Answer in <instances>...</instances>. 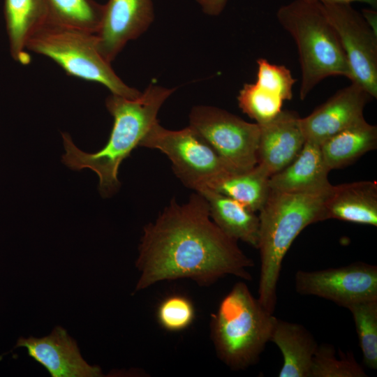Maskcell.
<instances>
[{"instance_id": "cell-30", "label": "cell", "mask_w": 377, "mask_h": 377, "mask_svg": "<svg viewBox=\"0 0 377 377\" xmlns=\"http://www.w3.org/2000/svg\"><path fill=\"white\" fill-rule=\"evenodd\" d=\"M319 2H332L338 3H346L351 4L354 2H359L366 3L369 6L370 8L377 9V0H314Z\"/></svg>"}, {"instance_id": "cell-6", "label": "cell", "mask_w": 377, "mask_h": 377, "mask_svg": "<svg viewBox=\"0 0 377 377\" xmlns=\"http://www.w3.org/2000/svg\"><path fill=\"white\" fill-rule=\"evenodd\" d=\"M27 50L51 59L69 75L104 85L111 94L135 98L142 93L116 74L99 52L94 34L49 21L30 37Z\"/></svg>"}, {"instance_id": "cell-17", "label": "cell", "mask_w": 377, "mask_h": 377, "mask_svg": "<svg viewBox=\"0 0 377 377\" xmlns=\"http://www.w3.org/2000/svg\"><path fill=\"white\" fill-rule=\"evenodd\" d=\"M4 17L13 59L28 64L31 57L27 50V42L50 21L46 0H4Z\"/></svg>"}, {"instance_id": "cell-25", "label": "cell", "mask_w": 377, "mask_h": 377, "mask_svg": "<svg viewBox=\"0 0 377 377\" xmlns=\"http://www.w3.org/2000/svg\"><path fill=\"white\" fill-rule=\"evenodd\" d=\"M242 111L258 124L274 119L281 111V98L255 83L244 84L237 96Z\"/></svg>"}, {"instance_id": "cell-16", "label": "cell", "mask_w": 377, "mask_h": 377, "mask_svg": "<svg viewBox=\"0 0 377 377\" xmlns=\"http://www.w3.org/2000/svg\"><path fill=\"white\" fill-rule=\"evenodd\" d=\"M325 219L377 226V184L360 181L332 186L324 203Z\"/></svg>"}, {"instance_id": "cell-11", "label": "cell", "mask_w": 377, "mask_h": 377, "mask_svg": "<svg viewBox=\"0 0 377 377\" xmlns=\"http://www.w3.org/2000/svg\"><path fill=\"white\" fill-rule=\"evenodd\" d=\"M372 96L360 84L350 82L308 116L300 119L306 141L320 145L325 141L364 119V110Z\"/></svg>"}, {"instance_id": "cell-4", "label": "cell", "mask_w": 377, "mask_h": 377, "mask_svg": "<svg viewBox=\"0 0 377 377\" xmlns=\"http://www.w3.org/2000/svg\"><path fill=\"white\" fill-rule=\"evenodd\" d=\"M276 19L297 46L301 100L329 77L342 76L350 80L345 53L320 2L294 0L277 10Z\"/></svg>"}, {"instance_id": "cell-24", "label": "cell", "mask_w": 377, "mask_h": 377, "mask_svg": "<svg viewBox=\"0 0 377 377\" xmlns=\"http://www.w3.org/2000/svg\"><path fill=\"white\" fill-rule=\"evenodd\" d=\"M335 353L331 344L318 345L313 357L310 377L367 376L353 353H344L339 350V358L336 357Z\"/></svg>"}, {"instance_id": "cell-2", "label": "cell", "mask_w": 377, "mask_h": 377, "mask_svg": "<svg viewBox=\"0 0 377 377\" xmlns=\"http://www.w3.org/2000/svg\"><path fill=\"white\" fill-rule=\"evenodd\" d=\"M175 90L151 84L135 98L111 94L105 105L114 123L105 147L96 153H86L74 145L68 133H62L66 150L64 163L72 170H92L99 177L101 195L107 198L114 194L120 187L117 177L120 164L157 121L159 110Z\"/></svg>"}, {"instance_id": "cell-28", "label": "cell", "mask_w": 377, "mask_h": 377, "mask_svg": "<svg viewBox=\"0 0 377 377\" xmlns=\"http://www.w3.org/2000/svg\"><path fill=\"white\" fill-rule=\"evenodd\" d=\"M203 12L209 15H218L224 9L228 0H197Z\"/></svg>"}, {"instance_id": "cell-9", "label": "cell", "mask_w": 377, "mask_h": 377, "mask_svg": "<svg viewBox=\"0 0 377 377\" xmlns=\"http://www.w3.org/2000/svg\"><path fill=\"white\" fill-rule=\"evenodd\" d=\"M334 27L350 71V82L377 98V33L351 4L320 2Z\"/></svg>"}, {"instance_id": "cell-8", "label": "cell", "mask_w": 377, "mask_h": 377, "mask_svg": "<svg viewBox=\"0 0 377 377\" xmlns=\"http://www.w3.org/2000/svg\"><path fill=\"white\" fill-rule=\"evenodd\" d=\"M189 126L216 152L232 172H243L257 165L260 126L225 110L195 106Z\"/></svg>"}, {"instance_id": "cell-19", "label": "cell", "mask_w": 377, "mask_h": 377, "mask_svg": "<svg viewBox=\"0 0 377 377\" xmlns=\"http://www.w3.org/2000/svg\"><path fill=\"white\" fill-rule=\"evenodd\" d=\"M195 192L206 199L212 220L226 235L257 248L259 217L256 212L211 188L203 187Z\"/></svg>"}, {"instance_id": "cell-15", "label": "cell", "mask_w": 377, "mask_h": 377, "mask_svg": "<svg viewBox=\"0 0 377 377\" xmlns=\"http://www.w3.org/2000/svg\"><path fill=\"white\" fill-rule=\"evenodd\" d=\"M320 145L306 141L297 157L269 179L270 191L281 192H320L332 185Z\"/></svg>"}, {"instance_id": "cell-10", "label": "cell", "mask_w": 377, "mask_h": 377, "mask_svg": "<svg viewBox=\"0 0 377 377\" xmlns=\"http://www.w3.org/2000/svg\"><path fill=\"white\" fill-rule=\"evenodd\" d=\"M295 287L302 295H313L348 308L377 299V267L364 262L316 271L298 270Z\"/></svg>"}, {"instance_id": "cell-22", "label": "cell", "mask_w": 377, "mask_h": 377, "mask_svg": "<svg viewBox=\"0 0 377 377\" xmlns=\"http://www.w3.org/2000/svg\"><path fill=\"white\" fill-rule=\"evenodd\" d=\"M50 21L92 34L98 31L103 5L94 0H46Z\"/></svg>"}, {"instance_id": "cell-12", "label": "cell", "mask_w": 377, "mask_h": 377, "mask_svg": "<svg viewBox=\"0 0 377 377\" xmlns=\"http://www.w3.org/2000/svg\"><path fill=\"white\" fill-rule=\"evenodd\" d=\"M154 18L151 0H108L95 34L99 52L111 63L128 41L148 29Z\"/></svg>"}, {"instance_id": "cell-29", "label": "cell", "mask_w": 377, "mask_h": 377, "mask_svg": "<svg viewBox=\"0 0 377 377\" xmlns=\"http://www.w3.org/2000/svg\"><path fill=\"white\" fill-rule=\"evenodd\" d=\"M362 15L370 27L376 32L377 12L376 9L367 8L362 10ZM377 33V32H376Z\"/></svg>"}, {"instance_id": "cell-20", "label": "cell", "mask_w": 377, "mask_h": 377, "mask_svg": "<svg viewBox=\"0 0 377 377\" xmlns=\"http://www.w3.org/2000/svg\"><path fill=\"white\" fill-rule=\"evenodd\" d=\"M320 147L330 171L343 168L376 149L377 127L364 119L333 135Z\"/></svg>"}, {"instance_id": "cell-26", "label": "cell", "mask_w": 377, "mask_h": 377, "mask_svg": "<svg viewBox=\"0 0 377 377\" xmlns=\"http://www.w3.org/2000/svg\"><path fill=\"white\" fill-rule=\"evenodd\" d=\"M257 65L256 83L283 101L291 100L295 79L290 71L283 65L271 64L264 58L258 59Z\"/></svg>"}, {"instance_id": "cell-21", "label": "cell", "mask_w": 377, "mask_h": 377, "mask_svg": "<svg viewBox=\"0 0 377 377\" xmlns=\"http://www.w3.org/2000/svg\"><path fill=\"white\" fill-rule=\"evenodd\" d=\"M269 177L257 165L243 172H228L205 186L259 212L270 192ZM203 188V187H202Z\"/></svg>"}, {"instance_id": "cell-18", "label": "cell", "mask_w": 377, "mask_h": 377, "mask_svg": "<svg viewBox=\"0 0 377 377\" xmlns=\"http://www.w3.org/2000/svg\"><path fill=\"white\" fill-rule=\"evenodd\" d=\"M270 341L283 355L279 377H310L313 357L318 344L304 326L276 318Z\"/></svg>"}, {"instance_id": "cell-1", "label": "cell", "mask_w": 377, "mask_h": 377, "mask_svg": "<svg viewBox=\"0 0 377 377\" xmlns=\"http://www.w3.org/2000/svg\"><path fill=\"white\" fill-rule=\"evenodd\" d=\"M138 250L136 292L165 280L190 279L209 286L228 274L252 279L248 269L253 261L211 219L208 203L198 192L184 204L172 199L144 228Z\"/></svg>"}, {"instance_id": "cell-3", "label": "cell", "mask_w": 377, "mask_h": 377, "mask_svg": "<svg viewBox=\"0 0 377 377\" xmlns=\"http://www.w3.org/2000/svg\"><path fill=\"white\" fill-rule=\"evenodd\" d=\"M331 188L320 192L270 191L259 211L258 299L271 313H274L276 304V286L283 260L295 239L306 226L325 220L324 203Z\"/></svg>"}, {"instance_id": "cell-7", "label": "cell", "mask_w": 377, "mask_h": 377, "mask_svg": "<svg viewBox=\"0 0 377 377\" xmlns=\"http://www.w3.org/2000/svg\"><path fill=\"white\" fill-rule=\"evenodd\" d=\"M139 147L158 149L169 158L176 176L195 191L230 171L213 148L190 126L169 130L154 123Z\"/></svg>"}, {"instance_id": "cell-13", "label": "cell", "mask_w": 377, "mask_h": 377, "mask_svg": "<svg viewBox=\"0 0 377 377\" xmlns=\"http://www.w3.org/2000/svg\"><path fill=\"white\" fill-rule=\"evenodd\" d=\"M23 347L28 355L46 369L52 377H99L101 369L82 357L76 341L64 328L57 326L45 337H20L15 348Z\"/></svg>"}, {"instance_id": "cell-5", "label": "cell", "mask_w": 377, "mask_h": 377, "mask_svg": "<svg viewBox=\"0 0 377 377\" xmlns=\"http://www.w3.org/2000/svg\"><path fill=\"white\" fill-rule=\"evenodd\" d=\"M276 320L245 283H235L212 316L211 337L219 358L232 370L256 364Z\"/></svg>"}, {"instance_id": "cell-14", "label": "cell", "mask_w": 377, "mask_h": 377, "mask_svg": "<svg viewBox=\"0 0 377 377\" xmlns=\"http://www.w3.org/2000/svg\"><path fill=\"white\" fill-rule=\"evenodd\" d=\"M300 117L291 110H283L272 120L259 125L257 165L269 177L288 165L300 154L305 138Z\"/></svg>"}, {"instance_id": "cell-27", "label": "cell", "mask_w": 377, "mask_h": 377, "mask_svg": "<svg viewBox=\"0 0 377 377\" xmlns=\"http://www.w3.org/2000/svg\"><path fill=\"white\" fill-rule=\"evenodd\" d=\"M195 318V309L191 301L184 295L166 297L157 309L159 324L166 330L176 332L188 327Z\"/></svg>"}, {"instance_id": "cell-23", "label": "cell", "mask_w": 377, "mask_h": 377, "mask_svg": "<svg viewBox=\"0 0 377 377\" xmlns=\"http://www.w3.org/2000/svg\"><path fill=\"white\" fill-rule=\"evenodd\" d=\"M351 313L356 328L364 364L377 369V299L351 304Z\"/></svg>"}]
</instances>
